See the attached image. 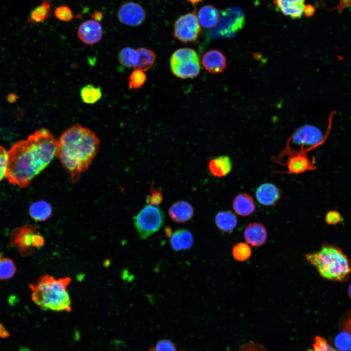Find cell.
<instances>
[{
  "instance_id": "1",
  "label": "cell",
  "mask_w": 351,
  "mask_h": 351,
  "mask_svg": "<svg viewBox=\"0 0 351 351\" xmlns=\"http://www.w3.org/2000/svg\"><path fill=\"white\" fill-rule=\"evenodd\" d=\"M58 140L46 129L36 130L8 151L6 178L9 183L27 187L57 155Z\"/></svg>"
},
{
  "instance_id": "2",
  "label": "cell",
  "mask_w": 351,
  "mask_h": 351,
  "mask_svg": "<svg viewBox=\"0 0 351 351\" xmlns=\"http://www.w3.org/2000/svg\"><path fill=\"white\" fill-rule=\"evenodd\" d=\"M99 148V139L89 128L79 123L64 131L57 143L56 156L73 182L89 168Z\"/></svg>"
},
{
  "instance_id": "3",
  "label": "cell",
  "mask_w": 351,
  "mask_h": 351,
  "mask_svg": "<svg viewBox=\"0 0 351 351\" xmlns=\"http://www.w3.org/2000/svg\"><path fill=\"white\" fill-rule=\"evenodd\" d=\"M71 281L68 277L44 275L30 285L32 300L42 310L70 312L72 302L67 289Z\"/></svg>"
},
{
  "instance_id": "4",
  "label": "cell",
  "mask_w": 351,
  "mask_h": 351,
  "mask_svg": "<svg viewBox=\"0 0 351 351\" xmlns=\"http://www.w3.org/2000/svg\"><path fill=\"white\" fill-rule=\"evenodd\" d=\"M305 256L327 280L344 282L351 274V260L336 246L324 244L318 251Z\"/></svg>"
},
{
  "instance_id": "5",
  "label": "cell",
  "mask_w": 351,
  "mask_h": 351,
  "mask_svg": "<svg viewBox=\"0 0 351 351\" xmlns=\"http://www.w3.org/2000/svg\"><path fill=\"white\" fill-rule=\"evenodd\" d=\"M245 24V17L242 10L231 6L220 13L218 23L212 30L213 38H230L241 30Z\"/></svg>"
},
{
  "instance_id": "6",
  "label": "cell",
  "mask_w": 351,
  "mask_h": 351,
  "mask_svg": "<svg viewBox=\"0 0 351 351\" xmlns=\"http://www.w3.org/2000/svg\"><path fill=\"white\" fill-rule=\"evenodd\" d=\"M134 219V224L139 237L146 239L162 227L164 215L159 207L148 204L140 210Z\"/></svg>"
},
{
  "instance_id": "7",
  "label": "cell",
  "mask_w": 351,
  "mask_h": 351,
  "mask_svg": "<svg viewBox=\"0 0 351 351\" xmlns=\"http://www.w3.org/2000/svg\"><path fill=\"white\" fill-rule=\"evenodd\" d=\"M200 32L196 8L191 12L179 17L174 25V38L183 43L195 42Z\"/></svg>"
},
{
  "instance_id": "8",
  "label": "cell",
  "mask_w": 351,
  "mask_h": 351,
  "mask_svg": "<svg viewBox=\"0 0 351 351\" xmlns=\"http://www.w3.org/2000/svg\"><path fill=\"white\" fill-rule=\"evenodd\" d=\"M36 226L27 224L13 230L10 244L22 256H27L34 252V237L37 233Z\"/></svg>"
},
{
  "instance_id": "9",
  "label": "cell",
  "mask_w": 351,
  "mask_h": 351,
  "mask_svg": "<svg viewBox=\"0 0 351 351\" xmlns=\"http://www.w3.org/2000/svg\"><path fill=\"white\" fill-rule=\"evenodd\" d=\"M333 115L332 113L330 117L328 129L324 136L318 128L307 125L298 129L293 134L292 139L297 144L309 145L312 149L317 147L325 141L330 132Z\"/></svg>"
},
{
  "instance_id": "10",
  "label": "cell",
  "mask_w": 351,
  "mask_h": 351,
  "mask_svg": "<svg viewBox=\"0 0 351 351\" xmlns=\"http://www.w3.org/2000/svg\"><path fill=\"white\" fill-rule=\"evenodd\" d=\"M146 13L143 8L134 2H128L122 5L117 11L119 21L128 26H137L145 20Z\"/></svg>"
},
{
  "instance_id": "11",
  "label": "cell",
  "mask_w": 351,
  "mask_h": 351,
  "mask_svg": "<svg viewBox=\"0 0 351 351\" xmlns=\"http://www.w3.org/2000/svg\"><path fill=\"white\" fill-rule=\"evenodd\" d=\"M79 39L85 44L93 45L98 43L102 37V28L100 24L95 20L83 22L78 31Z\"/></svg>"
},
{
  "instance_id": "12",
  "label": "cell",
  "mask_w": 351,
  "mask_h": 351,
  "mask_svg": "<svg viewBox=\"0 0 351 351\" xmlns=\"http://www.w3.org/2000/svg\"><path fill=\"white\" fill-rule=\"evenodd\" d=\"M308 151L306 149H302L299 152L291 153L286 163L289 174H298L316 168L306 154Z\"/></svg>"
},
{
  "instance_id": "13",
  "label": "cell",
  "mask_w": 351,
  "mask_h": 351,
  "mask_svg": "<svg viewBox=\"0 0 351 351\" xmlns=\"http://www.w3.org/2000/svg\"><path fill=\"white\" fill-rule=\"evenodd\" d=\"M202 63L204 68L212 74L222 72L226 67V58L224 55L216 49L207 51L203 56Z\"/></svg>"
},
{
  "instance_id": "14",
  "label": "cell",
  "mask_w": 351,
  "mask_h": 351,
  "mask_svg": "<svg viewBox=\"0 0 351 351\" xmlns=\"http://www.w3.org/2000/svg\"><path fill=\"white\" fill-rule=\"evenodd\" d=\"M255 196L258 202L265 206L274 205L281 196L280 189L271 183H265L256 189Z\"/></svg>"
},
{
  "instance_id": "15",
  "label": "cell",
  "mask_w": 351,
  "mask_h": 351,
  "mask_svg": "<svg viewBox=\"0 0 351 351\" xmlns=\"http://www.w3.org/2000/svg\"><path fill=\"white\" fill-rule=\"evenodd\" d=\"M170 66L176 76L184 79L196 77L200 70L199 58L171 64Z\"/></svg>"
},
{
  "instance_id": "16",
  "label": "cell",
  "mask_w": 351,
  "mask_h": 351,
  "mask_svg": "<svg viewBox=\"0 0 351 351\" xmlns=\"http://www.w3.org/2000/svg\"><path fill=\"white\" fill-rule=\"evenodd\" d=\"M244 236L246 241L254 247H260L266 241L267 233L261 223H250L245 228Z\"/></svg>"
},
{
  "instance_id": "17",
  "label": "cell",
  "mask_w": 351,
  "mask_h": 351,
  "mask_svg": "<svg viewBox=\"0 0 351 351\" xmlns=\"http://www.w3.org/2000/svg\"><path fill=\"white\" fill-rule=\"evenodd\" d=\"M305 0H273L278 10L292 19H298L303 14Z\"/></svg>"
},
{
  "instance_id": "18",
  "label": "cell",
  "mask_w": 351,
  "mask_h": 351,
  "mask_svg": "<svg viewBox=\"0 0 351 351\" xmlns=\"http://www.w3.org/2000/svg\"><path fill=\"white\" fill-rule=\"evenodd\" d=\"M168 214L173 221L185 223L192 218L194 209L188 202L180 200L172 205L169 209Z\"/></svg>"
},
{
  "instance_id": "19",
  "label": "cell",
  "mask_w": 351,
  "mask_h": 351,
  "mask_svg": "<svg viewBox=\"0 0 351 351\" xmlns=\"http://www.w3.org/2000/svg\"><path fill=\"white\" fill-rule=\"evenodd\" d=\"M220 16L218 10L211 4L201 7L197 15L200 25L205 28L215 27L219 20Z\"/></svg>"
},
{
  "instance_id": "20",
  "label": "cell",
  "mask_w": 351,
  "mask_h": 351,
  "mask_svg": "<svg viewBox=\"0 0 351 351\" xmlns=\"http://www.w3.org/2000/svg\"><path fill=\"white\" fill-rule=\"evenodd\" d=\"M170 243L172 248L176 251L189 250L193 245V236L188 230H177L171 236Z\"/></svg>"
},
{
  "instance_id": "21",
  "label": "cell",
  "mask_w": 351,
  "mask_h": 351,
  "mask_svg": "<svg viewBox=\"0 0 351 351\" xmlns=\"http://www.w3.org/2000/svg\"><path fill=\"white\" fill-rule=\"evenodd\" d=\"M233 208L235 213L240 216H247L252 214L255 209L253 197L247 193L237 195L233 202Z\"/></svg>"
},
{
  "instance_id": "22",
  "label": "cell",
  "mask_w": 351,
  "mask_h": 351,
  "mask_svg": "<svg viewBox=\"0 0 351 351\" xmlns=\"http://www.w3.org/2000/svg\"><path fill=\"white\" fill-rule=\"evenodd\" d=\"M232 161L227 156H221L210 160L208 169L214 176L221 177L228 175L232 169Z\"/></svg>"
},
{
  "instance_id": "23",
  "label": "cell",
  "mask_w": 351,
  "mask_h": 351,
  "mask_svg": "<svg viewBox=\"0 0 351 351\" xmlns=\"http://www.w3.org/2000/svg\"><path fill=\"white\" fill-rule=\"evenodd\" d=\"M215 224L221 231L230 233L237 226V217L231 211H220L215 216Z\"/></svg>"
},
{
  "instance_id": "24",
  "label": "cell",
  "mask_w": 351,
  "mask_h": 351,
  "mask_svg": "<svg viewBox=\"0 0 351 351\" xmlns=\"http://www.w3.org/2000/svg\"><path fill=\"white\" fill-rule=\"evenodd\" d=\"M53 209L50 204L45 200H39L33 203L29 209L32 219L37 221H43L49 218Z\"/></svg>"
},
{
  "instance_id": "25",
  "label": "cell",
  "mask_w": 351,
  "mask_h": 351,
  "mask_svg": "<svg viewBox=\"0 0 351 351\" xmlns=\"http://www.w3.org/2000/svg\"><path fill=\"white\" fill-rule=\"evenodd\" d=\"M51 13V4L49 0H43L41 3L33 9L28 17V21L31 24L44 22L48 19Z\"/></svg>"
},
{
  "instance_id": "26",
  "label": "cell",
  "mask_w": 351,
  "mask_h": 351,
  "mask_svg": "<svg viewBox=\"0 0 351 351\" xmlns=\"http://www.w3.org/2000/svg\"><path fill=\"white\" fill-rule=\"evenodd\" d=\"M137 51V62L136 66L137 69L143 71L150 69L155 63L156 55L149 49L139 48Z\"/></svg>"
},
{
  "instance_id": "27",
  "label": "cell",
  "mask_w": 351,
  "mask_h": 351,
  "mask_svg": "<svg viewBox=\"0 0 351 351\" xmlns=\"http://www.w3.org/2000/svg\"><path fill=\"white\" fill-rule=\"evenodd\" d=\"M102 90L100 87L89 84L83 86L80 90L82 100L87 104H94L102 97Z\"/></svg>"
},
{
  "instance_id": "28",
  "label": "cell",
  "mask_w": 351,
  "mask_h": 351,
  "mask_svg": "<svg viewBox=\"0 0 351 351\" xmlns=\"http://www.w3.org/2000/svg\"><path fill=\"white\" fill-rule=\"evenodd\" d=\"M118 60L123 66L131 68L136 67L137 62V51L130 47L123 48L119 53Z\"/></svg>"
},
{
  "instance_id": "29",
  "label": "cell",
  "mask_w": 351,
  "mask_h": 351,
  "mask_svg": "<svg viewBox=\"0 0 351 351\" xmlns=\"http://www.w3.org/2000/svg\"><path fill=\"white\" fill-rule=\"evenodd\" d=\"M198 58L196 51L191 48H180L172 54L170 59V64L186 61Z\"/></svg>"
},
{
  "instance_id": "30",
  "label": "cell",
  "mask_w": 351,
  "mask_h": 351,
  "mask_svg": "<svg viewBox=\"0 0 351 351\" xmlns=\"http://www.w3.org/2000/svg\"><path fill=\"white\" fill-rule=\"evenodd\" d=\"M252 250L246 243L239 242L234 245L232 249V255L234 258L238 261L243 262L247 260L251 256Z\"/></svg>"
},
{
  "instance_id": "31",
  "label": "cell",
  "mask_w": 351,
  "mask_h": 351,
  "mask_svg": "<svg viewBox=\"0 0 351 351\" xmlns=\"http://www.w3.org/2000/svg\"><path fill=\"white\" fill-rule=\"evenodd\" d=\"M16 267L13 261L5 257L0 260V280H7L13 277L16 273Z\"/></svg>"
},
{
  "instance_id": "32",
  "label": "cell",
  "mask_w": 351,
  "mask_h": 351,
  "mask_svg": "<svg viewBox=\"0 0 351 351\" xmlns=\"http://www.w3.org/2000/svg\"><path fill=\"white\" fill-rule=\"evenodd\" d=\"M334 344L340 351H351V334L341 331L334 338Z\"/></svg>"
},
{
  "instance_id": "33",
  "label": "cell",
  "mask_w": 351,
  "mask_h": 351,
  "mask_svg": "<svg viewBox=\"0 0 351 351\" xmlns=\"http://www.w3.org/2000/svg\"><path fill=\"white\" fill-rule=\"evenodd\" d=\"M147 76L144 71L136 69L133 71L129 76V88L136 89L141 88L145 83Z\"/></svg>"
},
{
  "instance_id": "34",
  "label": "cell",
  "mask_w": 351,
  "mask_h": 351,
  "mask_svg": "<svg viewBox=\"0 0 351 351\" xmlns=\"http://www.w3.org/2000/svg\"><path fill=\"white\" fill-rule=\"evenodd\" d=\"M54 13L56 18L63 21H69L74 17L71 9L65 5L57 7L55 10Z\"/></svg>"
},
{
  "instance_id": "35",
  "label": "cell",
  "mask_w": 351,
  "mask_h": 351,
  "mask_svg": "<svg viewBox=\"0 0 351 351\" xmlns=\"http://www.w3.org/2000/svg\"><path fill=\"white\" fill-rule=\"evenodd\" d=\"M8 151L0 146V181L6 177L8 168Z\"/></svg>"
},
{
  "instance_id": "36",
  "label": "cell",
  "mask_w": 351,
  "mask_h": 351,
  "mask_svg": "<svg viewBox=\"0 0 351 351\" xmlns=\"http://www.w3.org/2000/svg\"><path fill=\"white\" fill-rule=\"evenodd\" d=\"M163 200V195L161 191L155 189L152 185L151 194L146 198V201L148 204L157 206L161 203Z\"/></svg>"
},
{
  "instance_id": "37",
  "label": "cell",
  "mask_w": 351,
  "mask_h": 351,
  "mask_svg": "<svg viewBox=\"0 0 351 351\" xmlns=\"http://www.w3.org/2000/svg\"><path fill=\"white\" fill-rule=\"evenodd\" d=\"M312 346L313 350L310 351H338L332 347L324 339L319 336L315 337Z\"/></svg>"
},
{
  "instance_id": "38",
  "label": "cell",
  "mask_w": 351,
  "mask_h": 351,
  "mask_svg": "<svg viewBox=\"0 0 351 351\" xmlns=\"http://www.w3.org/2000/svg\"><path fill=\"white\" fill-rule=\"evenodd\" d=\"M152 351H176L175 344L170 340L162 339L158 341L151 348Z\"/></svg>"
},
{
  "instance_id": "39",
  "label": "cell",
  "mask_w": 351,
  "mask_h": 351,
  "mask_svg": "<svg viewBox=\"0 0 351 351\" xmlns=\"http://www.w3.org/2000/svg\"><path fill=\"white\" fill-rule=\"evenodd\" d=\"M339 328L351 334V309L346 312L340 318Z\"/></svg>"
},
{
  "instance_id": "40",
  "label": "cell",
  "mask_w": 351,
  "mask_h": 351,
  "mask_svg": "<svg viewBox=\"0 0 351 351\" xmlns=\"http://www.w3.org/2000/svg\"><path fill=\"white\" fill-rule=\"evenodd\" d=\"M325 221L329 225H334L342 221V217L338 211L331 210L326 214Z\"/></svg>"
},
{
  "instance_id": "41",
  "label": "cell",
  "mask_w": 351,
  "mask_h": 351,
  "mask_svg": "<svg viewBox=\"0 0 351 351\" xmlns=\"http://www.w3.org/2000/svg\"><path fill=\"white\" fill-rule=\"evenodd\" d=\"M239 351H266L265 348L261 345L250 343L243 345Z\"/></svg>"
},
{
  "instance_id": "42",
  "label": "cell",
  "mask_w": 351,
  "mask_h": 351,
  "mask_svg": "<svg viewBox=\"0 0 351 351\" xmlns=\"http://www.w3.org/2000/svg\"><path fill=\"white\" fill-rule=\"evenodd\" d=\"M351 6V0H339L338 4L331 9V10H337L342 12L344 9Z\"/></svg>"
},
{
  "instance_id": "43",
  "label": "cell",
  "mask_w": 351,
  "mask_h": 351,
  "mask_svg": "<svg viewBox=\"0 0 351 351\" xmlns=\"http://www.w3.org/2000/svg\"><path fill=\"white\" fill-rule=\"evenodd\" d=\"M315 10V7L313 5H305L303 9V14L306 17L310 18L314 14Z\"/></svg>"
},
{
  "instance_id": "44",
  "label": "cell",
  "mask_w": 351,
  "mask_h": 351,
  "mask_svg": "<svg viewBox=\"0 0 351 351\" xmlns=\"http://www.w3.org/2000/svg\"><path fill=\"white\" fill-rule=\"evenodd\" d=\"M91 17L96 21H99L103 19V14L102 12L99 11H95L91 15Z\"/></svg>"
},
{
  "instance_id": "45",
  "label": "cell",
  "mask_w": 351,
  "mask_h": 351,
  "mask_svg": "<svg viewBox=\"0 0 351 351\" xmlns=\"http://www.w3.org/2000/svg\"><path fill=\"white\" fill-rule=\"evenodd\" d=\"M18 98L19 97L16 94L12 93L8 94L6 98L8 102L13 103L15 102Z\"/></svg>"
},
{
  "instance_id": "46",
  "label": "cell",
  "mask_w": 351,
  "mask_h": 351,
  "mask_svg": "<svg viewBox=\"0 0 351 351\" xmlns=\"http://www.w3.org/2000/svg\"><path fill=\"white\" fill-rule=\"evenodd\" d=\"M0 335H7V332L5 330L4 328L2 326V325L0 323Z\"/></svg>"
},
{
  "instance_id": "47",
  "label": "cell",
  "mask_w": 351,
  "mask_h": 351,
  "mask_svg": "<svg viewBox=\"0 0 351 351\" xmlns=\"http://www.w3.org/2000/svg\"><path fill=\"white\" fill-rule=\"evenodd\" d=\"M165 233L168 236L172 235L171 229L169 227H166L165 229Z\"/></svg>"
},
{
  "instance_id": "48",
  "label": "cell",
  "mask_w": 351,
  "mask_h": 351,
  "mask_svg": "<svg viewBox=\"0 0 351 351\" xmlns=\"http://www.w3.org/2000/svg\"><path fill=\"white\" fill-rule=\"evenodd\" d=\"M193 4H196L202 2L203 0H187Z\"/></svg>"
},
{
  "instance_id": "49",
  "label": "cell",
  "mask_w": 351,
  "mask_h": 351,
  "mask_svg": "<svg viewBox=\"0 0 351 351\" xmlns=\"http://www.w3.org/2000/svg\"><path fill=\"white\" fill-rule=\"evenodd\" d=\"M348 295L350 299H351V283L349 286L348 288Z\"/></svg>"
},
{
  "instance_id": "50",
  "label": "cell",
  "mask_w": 351,
  "mask_h": 351,
  "mask_svg": "<svg viewBox=\"0 0 351 351\" xmlns=\"http://www.w3.org/2000/svg\"><path fill=\"white\" fill-rule=\"evenodd\" d=\"M1 254L0 253V259H1Z\"/></svg>"
}]
</instances>
